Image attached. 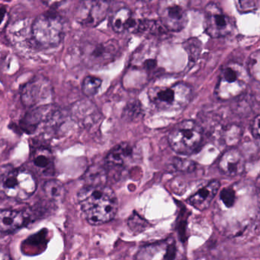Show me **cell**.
Instances as JSON below:
<instances>
[{"label":"cell","instance_id":"f546056e","mask_svg":"<svg viewBox=\"0 0 260 260\" xmlns=\"http://www.w3.org/2000/svg\"><path fill=\"white\" fill-rule=\"evenodd\" d=\"M251 133L254 139L258 142L259 141V115H257L251 123Z\"/></svg>","mask_w":260,"mask_h":260},{"label":"cell","instance_id":"f1b7e54d","mask_svg":"<svg viewBox=\"0 0 260 260\" xmlns=\"http://www.w3.org/2000/svg\"><path fill=\"white\" fill-rule=\"evenodd\" d=\"M220 198L225 206L229 208V207L232 206L235 202V191L232 188H224L222 190Z\"/></svg>","mask_w":260,"mask_h":260},{"label":"cell","instance_id":"ac0fdd59","mask_svg":"<svg viewBox=\"0 0 260 260\" xmlns=\"http://www.w3.org/2000/svg\"><path fill=\"white\" fill-rule=\"evenodd\" d=\"M220 186V184L218 180L211 181L205 187L199 189L196 194L190 196L187 202L199 211H205L209 208Z\"/></svg>","mask_w":260,"mask_h":260},{"label":"cell","instance_id":"5bb4252c","mask_svg":"<svg viewBox=\"0 0 260 260\" xmlns=\"http://www.w3.org/2000/svg\"><path fill=\"white\" fill-rule=\"evenodd\" d=\"M141 25L142 19L135 17L133 13L126 7L117 10L111 19V26L116 33H141Z\"/></svg>","mask_w":260,"mask_h":260},{"label":"cell","instance_id":"7a4b0ae2","mask_svg":"<svg viewBox=\"0 0 260 260\" xmlns=\"http://www.w3.org/2000/svg\"><path fill=\"white\" fill-rule=\"evenodd\" d=\"M37 181L32 173L22 169L7 166L0 174V189L7 197L25 200L34 194Z\"/></svg>","mask_w":260,"mask_h":260},{"label":"cell","instance_id":"4316f807","mask_svg":"<svg viewBox=\"0 0 260 260\" xmlns=\"http://www.w3.org/2000/svg\"><path fill=\"white\" fill-rule=\"evenodd\" d=\"M237 10L240 13H248L255 11L258 8L259 1L248 0V1H237L235 3Z\"/></svg>","mask_w":260,"mask_h":260},{"label":"cell","instance_id":"5b68a950","mask_svg":"<svg viewBox=\"0 0 260 260\" xmlns=\"http://www.w3.org/2000/svg\"><path fill=\"white\" fill-rule=\"evenodd\" d=\"M203 135V129L199 124L193 120H185L170 132L169 144L173 150L179 154H192L202 145Z\"/></svg>","mask_w":260,"mask_h":260},{"label":"cell","instance_id":"9c48e42d","mask_svg":"<svg viewBox=\"0 0 260 260\" xmlns=\"http://www.w3.org/2000/svg\"><path fill=\"white\" fill-rule=\"evenodd\" d=\"M159 22L167 31H182L188 23L185 3L179 1H161L158 5Z\"/></svg>","mask_w":260,"mask_h":260},{"label":"cell","instance_id":"e0dca14e","mask_svg":"<svg viewBox=\"0 0 260 260\" xmlns=\"http://www.w3.org/2000/svg\"><path fill=\"white\" fill-rule=\"evenodd\" d=\"M31 161L33 167L42 175H51L54 173V156L49 147L37 144L32 147Z\"/></svg>","mask_w":260,"mask_h":260},{"label":"cell","instance_id":"8fae6325","mask_svg":"<svg viewBox=\"0 0 260 260\" xmlns=\"http://www.w3.org/2000/svg\"><path fill=\"white\" fill-rule=\"evenodd\" d=\"M109 7V3L105 1L81 3L76 12V19L77 22L84 26H97L106 19Z\"/></svg>","mask_w":260,"mask_h":260},{"label":"cell","instance_id":"30bf717a","mask_svg":"<svg viewBox=\"0 0 260 260\" xmlns=\"http://www.w3.org/2000/svg\"><path fill=\"white\" fill-rule=\"evenodd\" d=\"M204 28L211 38H222L232 32L234 24L217 4L209 3L205 7Z\"/></svg>","mask_w":260,"mask_h":260},{"label":"cell","instance_id":"484cf974","mask_svg":"<svg viewBox=\"0 0 260 260\" xmlns=\"http://www.w3.org/2000/svg\"><path fill=\"white\" fill-rule=\"evenodd\" d=\"M128 226L133 232L139 234L149 226V223L145 219L142 218L135 212L129 218Z\"/></svg>","mask_w":260,"mask_h":260},{"label":"cell","instance_id":"6da1fadb","mask_svg":"<svg viewBox=\"0 0 260 260\" xmlns=\"http://www.w3.org/2000/svg\"><path fill=\"white\" fill-rule=\"evenodd\" d=\"M77 199L86 220L92 225L108 223L118 211L116 194L106 185H85L79 191Z\"/></svg>","mask_w":260,"mask_h":260},{"label":"cell","instance_id":"277c9868","mask_svg":"<svg viewBox=\"0 0 260 260\" xmlns=\"http://www.w3.org/2000/svg\"><path fill=\"white\" fill-rule=\"evenodd\" d=\"M148 96L150 103L159 110H180L189 104L192 89L179 82L170 86H153L149 90Z\"/></svg>","mask_w":260,"mask_h":260},{"label":"cell","instance_id":"d6986e66","mask_svg":"<svg viewBox=\"0 0 260 260\" xmlns=\"http://www.w3.org/2000/svg\"><path fill=\"white\" fill-rule=\"evenodd\" d=\"M28 215L23 211L0 209V232L13 233L26 223Z\"/></svg>","mask_w":260,"mask_h":260},{"label":"cell","instance_id":"603a6c76","mask_svg":"<svg viewBox=\"0 0 260 260\" xmlns=\"http://www.w3.org/2000/svg\"><path fill=\"white\" fill-rule=\"evenodd\" d=\"M183 47L186 52L188 53L189 63H192L194 64L199 59L201 51H202V44H201L200 41L198 39L191 38L184 42Z\"/></svg>","mask_w":260,"mask_h":260},{"label":"cell","instance_id":"8992f818","mask_svg":"<svg viewBox=\"0 0 260 260\" xmlns=\"http://www.w3.org/2000/svg\"><path fill=\"white\" fill-rule=\"evenodd\" d=\"M245 70L234 62L226 63L222 68L218 77L214 94L218 100L226 101L241 96L246 89Z\"/></svg>","mask_w":260,"mask_h":260},{"label":"cell","instance_id":"7402d4cb","mask_svg":"<svg viewBox=\"0 0 260 260\" xmlns=\"http://www.w3.org/2000/svg\"><path fill=\"white\" fill-rule=\"evenodd\" d=\"M103 80L95 76H87L85 77L82 84V91L86 96H94L100 90Z\"/></svg>","mask_w":260,"mask_h":260},{"label":"cell","instance_id":"44dd1931","mask_svg":"<svg viewBox=\"0 0 260 260\" xmlns=\"http://www.w3.org/2000/svg\"><path fill=\"white\" fill-rule=\"evenodd\" d=\"M43 189L45 196L48 199L54 201L61 199L64 194V187L63 184L55 179H51L45 182Z\"/></svg>","mask_w":260,"mask_h":260},{"label":"cell","instance_id":"ba28073f","mask_svg":"<svg viewBox=\"0 0 260 260\" xmlns=\"http://www.w3.org/2000/svg\"><path fill=\"white\" fill-rule=\"evenodd\" d=\"M52 96V87L48 79L41 76L25 83L21 89V101L25 107L33 109L43 105L50 104Z\"/></svg>","mask_w":260,"mask_h":260},{"label":"cell","instance_id":"9a60e30c","mask_svg":"<svg viewBox=\"0 0 260 260\" xmlns=\"http://www.w3.org/2000/svg\"><path fill=\"white\" fill-rule=\"evenodd\" d=\"M245 165L246 161L243 153L238 149L232 147L226 150L220 156L218 168L222 174L236 176L244 172Z\"/></svg>","mask_w":260,"mask_h":260},{"label":"cell","instance_id":"52a82bcc","mask_svg":"<svg viewBox=\"0 0 260 260\" xmlns=\"http://www.w3.org/2000/svg\"><path fill=\"white\" fill-rule=\"evenodd\" d=\"M120 49L119 44L113 39L102 43L89 44L83 48V60L90 68H103L116 60Z\"/></svg>","mask_w":260,"mask_h":260},{"label":"cell","instance_id":"cb8c5ba5","mask_svg":"<svg viewBox=\"0 0 260 260\" xmlns=\"http://www.w3.org/2000/svg\"><path fill=\"white\" fill-rule=\"evenodd\" d=\"M142 113V106L139 101H132L127 103L122 112L124 121H132L137 119Z\"/></svg>","mask_w":260,"mask_h":260},{"label":"cell","instance_id":"2e32d148","mask_svg":"<svg viewBox=\"0 0 260 260\" xmlns=\"http://www.w3.org/2000/svg\"><path fill=\"white\" fill-rule=\"evenodd\" d=\"M133 147L127 142L115 146L105 158L106 169L120 170L124 169L133 156Z\"/></svg>","mask_w":260,"mask_h":260},{"label":"cell","instance_id":"3957f363","mask_svg":"<svg viewBox=\"0 0 260 260\" xmlns=\"http://www.w3.org/2000/svg\"><path fill=\"white\" fill-rule=\"evenodd\" d=\"M64 38V24L57 13L47 12L38 16L31 25V39L41 48H56Z\"/></svg>","mask_w":260,"mask_h":260},{"label":"cell","instance_id":"4dcf8cb0","mask_svg":"<svg viewBox=\"0 0 260 260\" xmlns=\"http://www.w3.org/2000/svg\"><path fill=\"white\" fill-rule=\"evenodd\" d=\"M6 16H7V8L4 6H0V25L4 22Z\"/></svg>","mask_w":260,"mask_h":260},{"label":"cell","instance_id":"7c38bea8","mask_svg":"<svg viewBox=\"0 0 260 260\" xmlns=\"http://www.w3.org/2000/svg\"><path fill=\"white\" fill-rule=\"evenodd\" d=\"M58 109L53 104L43 105L30 109L19 121V130L23 133L31 135L37 132L39 127L44 126Z\"/></svg>","mask_w":260,"mask_h":260},{"label":"cell","instance_id":"d4e9b609","mask_svg":"<svg viewBox=\"0 0 260 260\" xmlns=\"http://www.w3.org/2000/svg\"><path fill=\"white\" fill-rule=\"evenodd\" d=\"M259 51L257 50L251 54L247 62V74L254 80H259Z\"/></svg>","mask_w":260,"mask_h":260},{"label":"cell","instance_id":"ffe728a7","mask_svg":"<svg viewBox=\"0 0 260 260\" xmlns=\"http://www.w3.org/2000/svg\"><path fill=\"white\" fill-rule=\"evenodd\" d=\"M243 135V129L237 124H230L225 126L220 131V138L223 144L234 146L240 141Z\"/></svg>","mask_w":260,"mask_h":260},{"label":"cell","instance_id":"4fadbf2b","mask_svg":"<svg viewBox=\"0 0 260 260\" xmlns=\"http://www.w3.org/2000/svg\"><path fill=\"white\" fill-rule=\"evenodd\" d=\"M176 242L172 238L143 246L136 260H173L176 255Z\"/></svg>","mask_w":260,"mask_h":260},{"label":"cell","instance_id":"83f0119b","mask_svg":"<svg viewBox=\"0 0 260 260\" xmlns=\"http://www.w3.org/2000/svg\"><path fill=\"white\" fill-rule=\"evenodd\" d=\"M173 166L176 170L181 172H191L196 168V164L193 161L181 158H175Z\"/></svg>","mask_w":260,"mask_h":260}]
</instances>
